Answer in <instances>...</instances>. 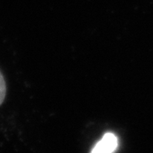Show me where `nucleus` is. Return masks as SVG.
<instances>
[{
  "instance_id": "nucleus-2",
  "label": "nucleus",
  "mask_w": 153,
  "mask_h": 153,
  "mask_svg": "<svg viewBox=\"0 0 153 153\" xmlns=\"http://www.w3.org/2000/svg\"><path fill=\"white\" fill-rule=\"evenodd\" d=\"M6 96V82L4 77L0 71V105L3 104Z\"/></svg>"
},
{
  "instance_id": "nucleus-1",
  "label": "nucleus",
  "mask_w": 153,
  "mask_h": 153,
  "mask_svg": "<svg viewBox=\"0 0 153 153\" xmlns=\"http://www.w3.org/2000/svg\"><path fill=\"white\" fill-rule=\"evenodd\" d=\"M117 148V138L112 133H106L92 150L93 153H111Z\"/></svg>"
}]
</instances>
